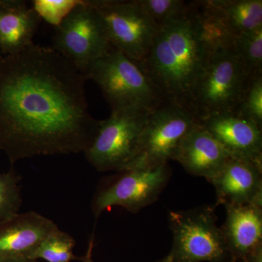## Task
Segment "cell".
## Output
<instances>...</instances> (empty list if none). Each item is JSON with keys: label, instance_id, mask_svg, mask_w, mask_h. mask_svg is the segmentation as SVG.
I'll list each match as a JSON object with an SVG mask.
<instances>
[{"label": "cell", "instance_id": "obj_1", "mask_svg": "<svg viewBox=\"0 0 262 262\" xmlns=\"http://www.w3.org/2000/svg\"><path fill=\"white\" fill-rule=\"evenodd\" d=\"M85 76L51 47L0 54V149L11 165L39 155L77 154L92 144Z\"/></svg>", "mask_w": 262, "mask_h": 262}, {"label": "cell", "instance_id": "obj_2", "mask_svg": "<svg viewBox=\"0 0 262 262\" xmlns=\"http://www.w3.org/2000/svg\"><path fill=\"white\" fill-rule=\"evenodd\" d=\"M211 53L191 2L184 14L160 27L139 64L164 101L187 107Z\"/></svg>", "mask_w": 262, "mask_h": 262}, {"label": "cell", "instance_id": "obj_3", "mask_svg": "<svg viewBox=\"0 0 262 262\" xmlns=\"http://www.w3.org/2000/svg\"><path fill=\"white\" fill-rule=\"evenodd\" d=\"M84 75L101 89L112 113L151 112L165 101L139 63L113 46Z\"/></svg>", "mask_w": 262, "mask_h": 262}, {"label": "cell", "instance_id": "obj_4", "mask_svg": "<svg viewBox=\"0 0 262 262\" xmlns=\"http://www.w3.org/2000/svg\"><path fill=\"white\" fill-rule=\"evenodd\" d=\"M251 77L232 46L216 48L189 96L187 108L198 120L213 114L234 113Z\"/></svg>", "mask_w": 262, "mask_h": 262}, {"label": "cell", "instance_id": "obj_5", "mask_svg": "<svg viewBox=\"0 0 262 262\" xmlns=\"http://www.w3.org/2000/svg\"><path fill=\"white\" fill-rule=\"evenodd\" d=\"M214 210V207L204 206L169 212L172 262H235L216 225Z\"/></svg>", "mask_w": 262, "mask_h": 262}, {"label": "cell", "instance_id": "obj_6", "mask_svg": "<svg viewBox=\"0 0 262 262\" xmlns=\"http://www.w3.org/2000/svg\"><path fill=\"white\" fill-rule=\"evenodd\" d=\"M198 122L189 108L164 101L149 113L137 155L124 170L168 164L173 160L183 139Z\"/></svg>", "mask_w": 262, "mask_h": 262}, {"label": "cell", "instance_id": "obj_7", "mask_svg": "<svg viewBox=\"0 0 262 262\" xmlns=\"http://www.w3.org/2000/svg\"><path fill=\"white\" fill-rule=\"evenodd\" d=\"M150 113L115 112L98 120L96 136L84 152L88 162L100 172L123 170L137 155Z\"/></svg>", "mask_w": 262, "mask_h": 262}, {"label": "cell", "instance_id": "obj_8", "mask_svg": "<svg viewBox=\"0 0 262 262\" xmlns=\"http://www.w3.org/2000/svg\"><path fill=\"white\" fill-rule=\"evenodd\" d=\"M171 175L168 164L119 171L98 188L91 203L93 214L97 220L103 211L114 206L138 213L158 201Z\"/></svg>", "mask_w": 262, "mask_h": 262}, {"label": "cell", "instance_id": "obj_9", "mask_svg": "<svg viewBox=\"0 0 262 262\" xmlns=\"http://www.w3.org/2000/svg\"><path fill=\"white\" fill-rule=\"evenodd\" d=\"M55 28L51 48L83 74L113 46L102 19L89 0H80Z\"/></svg>", "mask_w": 262, "mask_h": 262}, {"label": "cell", "instance_id": "obj_10", "mask_svg": "<svg viewBox=\"0 0 262 262\" xmlns=\"http://www.w3.org/2000/svg\"><path fill=\"white\" fill-rule=\"evenodd\" d=\"M102 19L112 46L137 63L144 59L160 27L136 0H89Z\"/></svg>", "mask_w": 262, "mask_h": 262}, {"label": "cell", "instance_id": "obj_11", "mask_svg": "<svg viewBox=\"0 0 262 262\" xmlns=\"http://www.w3.org/2000/svg\"><path fill=\"white\" fill-rule=\"evenodd\" d=\"M58 226L35 211L13 215L0 223V262H38L37 248Z\"/></svg>", "mask_w": 262, "mask_h": 262}, {"label": "cell", "instance_id": "obj_12", "mask_svg": "<svg viewBox=\"0 0 262 262\" xmlns=\"http://www.w3.org/2000/svg\"><path fill=\"white\" fill-rule=\"evenodd\" d=\"M199 122L231 157L262 168V129L254 122L234 113L213 114Z\"/></svg>", "mask_w": 262, "mask_h": 262}, {"label": "cell", "instance_id": "obj_13", "mask_svg": "<svg viewBox=\"0 0 262 262\" xmlns=\"http://www.w3.org/2000/svg\"><path fill=\"white\" fill-rule=\"evenodd\" d=\"M216 193V205L262 206V168L248 160L231 157L209 181Z\"/></svg>", "mask_w": 262, "mask_h": 262}, {"label": "cell", "instance_id": "obj_14", "mask_svg": "<svg viewBox=\"0 0 262 262\" xmlns=\"http://www.w3.org/2000/svg\"><path fill=\"white\" fill-rule=\"evenodd\" d=\"M230 155L200 122L184 137L174 161L188 173L210 181L222 170Z\"/></svg>", "mask_w": 262, "mask_h": 262}, {"label": "cell", "instance_id": "obj_15", "mask_svg": "<svg viewBox=\"0 0 262 262\" xmlns=\"http://www.w3.org/2000/svg\"><path fill=\"white\" fill-rule=\"evenodd\" d=\"M221 227L234 261L246 262L262 247V206H227Z\"/></svg>", "mask_w": 262, "mask_h": 262}, {"label": "cell", "instance_id": "obj_16", "mask_svg": "<svg viewBox=\"0 0 262 262\" xmlns=\"http://www.w3.org/2000/svg\"><path fill=\"white\" fill-rule=\"evenodd\" d=\"M42 20L35 10L22 0H0V52L13 55L33 44Z\"/></svg>", "mask_w": 262, "mask_h": 262}, {"label": "cell", "instance_id": "obj_17", "mask_svg": "<svg viewBox=\"0 0 262 262\" xmlns=\"http://www.w3.org/2000/svg\"><path fill=\"white\" fill-rule=\"evenodd\" d=\"M233 37L262 28L261 0H205Z\"/></svg>", "mask_w": 262, "mask_h": 262}, {"label": "cell", "instance_id": "obj_18", "mask_svg": "<svg viewBox=\"0 0 262 262\" xmlns=\"http://www.w3.org/2000/svg\"><path fill=\"white\" fill-rule=\"evenodd\" d=\"M76 241L72 235L59 228L48 234L37 248L34 258L47 262H71L79 260L73 252Z\"/></svg>", "mask_w": 262, "mask_h": 262}, {"label": "cell", "instance_id": "obj_19", "mask_svg": "<svg viewBox=\"0 0 262 262\" xmlns=\"http://www.w3.org/2000/svg\"><path fill=\"white\" fill-rule=\"evenodd\" d=\"M232 48L248 75L262 73V28L236 36Z\"/></svg>", "mask_w": 262, "mask_h": 262}, {"label": "cell", "instance_id": "obj_20", "mask_svg": "<svg viewBox=\"0 0 262 262\" xmlns=\"http://www.w3.org/2000/svg\"><path fill=\"white\" fill-rule=\"evenodd\" d=\"M20 177L13 168L0 173V223L18 214L22 205Z\"/></svg>", "mask_w": 262, "mask_h": 262}, {"label": "cell", "instance_id": "obj_21", "mask_svg": "<svg viewBox=\"0 0 262 262\" xmlns=\"http://www.w3.org/2000/svg\"><path fill=\"white\" fill-rule=\"evenodd\" d=\"M141 9L159 27L187 12L189 3L183 0H136Z\"/></svg>", "mask_w": 262, "mask_h": 262}, {"label": "cell", "instance_id": "obj_22", "mask_svg": "<svg viewBox=\"0 0 262 262\" xmlns=\"http://www.w3.org/2000/svg\"><path fill=\"white\" fill-rule=\"evenodd\" d=\"M234 113L262 129V73L251 77Z\"/></svg>", "mask_w": 262, "mask_h": 262}, {"label": "cell", "instance_id": "obj_23", "mask_svg": "<svg viewBox=\"0 0 262 262\" xmlns=\"http://www.w3.org/2000/svg\"><path fill=\"white\" fill-rule=\"evenodd\" d=\"M80 0H34L32 8L41 19L58 27Z\"/></svg>", "mask_w": 262, "mask_h": 262}, {"label": "cell", "instance_id": "obj_24", "mask_svg": "<svg viewBox=\"0 0 262 262\" xmlns=\"http://www.w3.org/2000/svg\"><path fill=\"white\" fill-rule=\"evenodd\" d=\"M94 248V236L93 235L91 239H90L89 245H88L87 251H86L85 254L83 256L79 257V260L82 262H94L93 259V250ZM158 262H172L171 256L170 255L165 256L161 260Z\"/></svg>", "mask_w": 262, "mask_h": 262}]
</instances>
